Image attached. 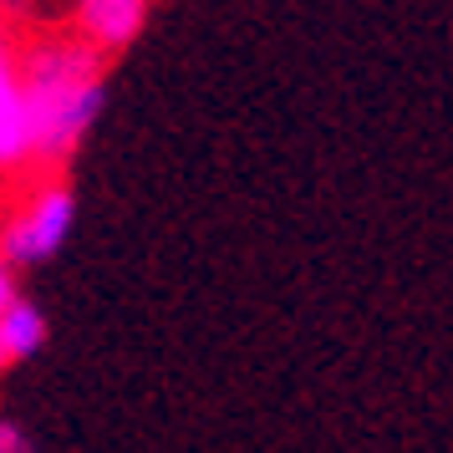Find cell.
<instances>
[{"label":"cell","instance_id":"1","mask_svg":"<svg viewBox=\"0 0 453 453\" xmlns=\"http://www.w3.org/2000/svg\"><path fill=\"white\" fill-rule=\"evenodd\" d=\"M16 77H21L26 123H31V158H46V164L72 158L103 112L97 46H36L16 66Z\"/></svg>","mask_w":453,"mask_h":453},{"label":"cell","instance_id":"3","mask_svg":"<svg viewBox=\"0 0 453 453\" xmlns=\"http://www.w3.org/2000/svg\"><path fill=\"white\" fill-rule=\"evenodd\" d=\"M77 21L97 51H123L143 31L148 0H77Z\"/></svg>","mask_w":453,"mask_h":453},{"label":"cell","instance_id":"5","mask_svg":"<svg viewBox=\"0 0 453 453\" xmlns=\"http://www.w3.org/2000/svg\"><path fill=\"white\" fill-rule=\"evenodd\" d=\"M0 347H5V362H21V357L46 347V316L21 296L0 311Z\"/></svg>","mask_w":453,"mask_h":453},{"label":"cell","instance_id":"8","mask_svg":"<svg viewBox=\"0 0 453 453\" xmlns=\"http://www.w3.org/2000/svg\"><path fill=\"white\" fill-rule=\"evenodd\" d=\"M0 367H5V347H0Z\"/></svg>","mask_w":453,"mask_h":453},{"label":"cell","instance_id":"7","mask_svg":"<svg viewBox=\"0 0 453 453\" xmlns=\"http://www.w3.org/2000/svg\"><path fill=\"white\" fill-rule=\"evenodd\" d=\"M11 301H16V265L0 255V311L11 306Z\"/></svg>","mask_w":453,"mask_h":453},{"label":"cell","instance_id":"6","mask_svg":"<svg viewBox=\"0 0 453 453\" xmlns=\"http://www.w3.org/2000/svg\"><path fill=\"white\" fill-rule=\"evenodd\" d=\"M0 453H36L31 449V438H26L21 423H11V418H0Z\"/></svg>","mask_w":453,"mask_h":453},{"label":"cell","instance_id":"2","mask_svg":"<svg viewBox=\"0 0 453 453\" xmlns=\"http://www.w3.org/2000/svg\"><path fill=\"white\" fill-rule=\"evenodd\" d=\"M72 225H77V199H72V188L51 184V188H42L31 204H21V214L5 225L0 255H5L11 265H42V260H51V255L66 245Z\"/></svg>","mask_w":453,"mask_h":453},{"label":"cell","instance_id":"4","mask_svg":"<svg viewBox=\"0 0 453 453\" xmlns=\"http://www.w3.org/2000/svg\"><path fill=\"white\" fill-rule=\"evenodd\" d=\"M31 158V123H26V97H21V77L11 57H0V168Z\"/></svg>","mask_w":453,"mask_h":453},{"label":"cell","instance_id":"9","mask_svg":"<svg viewBox=\"0 0 453 453\" xmlns=\"http://www.w3.org/2000/svg\"><path fill=\"white\" fill-rule=\"evenodd\" d=\"M0 57H5V42H0Z\"/></svg>","mask_w":453,"mask_h":453}]
</instances>
